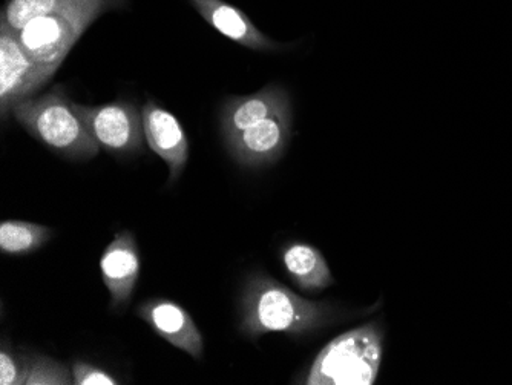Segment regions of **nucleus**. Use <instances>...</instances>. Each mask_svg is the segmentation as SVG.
Returning a JSON list of instances; mask_svg holds the SVG:
<instances>
[{
    "label": "nucleus",
    "instance_id": "obj_1",
    "mask_svg": "<svg viewBox=\"0 0 512 385\" xmlns=\"http://www.w3.org/2000/svg\"><path fill=\"white\" fill-rule=\"evenodd\" d=\"M16 122L33 139L74 162H88L99 154V143L76 109V102L66 96L63 86H56L43 96L19 100L10 108Z\"/></svg>",
    "mask_w": 512,
    "mask_h": 385
},
{
    "label": "nucleus",
    "instance_id": "obj_2",
    "mask_svg": "<svg viewBox=\"0 0 512 385\" xmlns=\"http://www.w3.org/2000/svg\"><path fill=\"white\" fill-rule=\"evenodd\" d=\"M126 2L128 0H74L62 10L30 20L17 31V39L37 63L59 70L83 33L100 16L123 7Z\"/></svg>",
    "mask_w": 512,
    "mask_h": 385
},
{
    "label": "nucleus",
    "instance_id": "obj_3",
    "mask_svg": "<svg viewBox=\"0 0 512 385\" xmlns=\"http://www.w3.org/2000/svg\"><path fill=\"white\" fill-rule=\"evenodd\" d=\"M241 330L258 336L270 332L299 333L324 321L321 304L310 303L270 278H253L243 297Z\"/></svg>",
    "mask_w": 512,
    "mask_h": 385
},
{
    "label": "nucleus",
    "instance_id": "obj_4",
    "mask_svg": "<svg viewBox=\"0 0 512 385\" xmlns=\"http://www.w3.org/2000/svg\"><path fill=\"white\" fill-rule=\"evenodd\" d=\"M381 364V341L370 327L333 339L316 356L306 378L310 385H371Z\"/></svg>",
    "mask_w": 512,
    "mask_h": 385
},
{
    "label": "nucleus",
    "instance_id": "obj_5",
    "mask_svg": "<svg viewBox=\"0 0 512 385\" xmlns=\"http://www.w3.org/2000/svg\"><path fill=\"white\" fill-rule=\"evenodd\" d=\"M37 63L20 45L17 34L0 24V111L7 119L13 103L30 99L57 73Z\"/></svg>",
    "mask_w": 512,
    "mask_h": 385
},
{
    "label": "nucleus",
    "instance_id": "obj_6",
    "mask_svg": "<svg viewBox=\"0 0 512 385\" xmlns=\"http://www.w3.org/2000/svg\"><path fill=\"white\" fill-rule=\"evenodd\" d=\"M76 109L94 140L106 152L131 155L142 151L145 129L142 111L134 103L125 100L99 106L76 103Z\"/></svg>",
    "mask_w": 512,
    "mask_h": 385
},
{
    "label": "nucleus",
    "instance_id": "obj_7",
    "mask_svg": "<svg viewBox=\"0 0 512 385\" xmlns=\"http://www.w3.org/2000/svg\"><path fill=\"white\" fill-rule=\"evenodd\" d=\"M145 139L154 154L166 163L169 169V183H174L189 160V140L180 120L168 109L148 100L142 109Z\"/></svg>",
    "mask_w": 512,
    "mask_h": 385
},
{
    "label": "nucleus",
    "instance_id": "obj_8",
    "mask_svg": "<svg viewBox=\"0 0 512 385\" xmlns=\"http://www.w3.org/2000/svg\"><path fill=\"white\" fill-rule=\"evenodd\" d=\"M289 134V105H284L263 122L227 137L226 145L241 165H264L283 152Z\"/></svg>",
    "mask_w": 512,
    "mask_h": 385
},
{
    "label": "nucleus",
    "instance_id": "obj_9",
    "mask_svg": "<svg viewBox=\"0 0 512 385\" xmlns=\"http://www.w3.org/2000/svg\"><path fill=\"white\" fill-rule=\"evenodd\" d=\"M137 315L172 346L195 359H201L203 356V335L194 318L180 304L165 298H154L140 304L137 307Z\"/></svg>",
    "mask_w": 512,
    "mask_h": 385
},
{
    "label": "nucleus",
    "instance_id": "obj_10",
    "mask_svg": "<svg viewBox=\"0 0 512 385\" xmlns=\"http://www.w3.org/2000/svg\"><path fill=\"white\" fill-rule=\"evenodd\" d=\"M140 252L135 235L129 231L115 234L100 258L103 284L111 295V309H120L131 301L140 277Z\"/></svg>",
    "mask_w": 512,
    "mask_h": 385
},
{
    "label": "nucleus",
    "instance_id": "obj_11",
    "mask_svg": "<svg viewBox=\"0 0 512 385\" xmlns=\"http://www.w3.org/2000/svg\"><path fill=\"white\" fill-rule=\"evenodd\" d=\"M191 4L207 24L227 39L253 50L270 47L269 39L256 30L246 14L234 5L227 4L224 0H191Z\"/></svg>",
    "mask_w": 512,
    "mask_h": 385
},
{
    "label": "nucleus",
    "instance_id": "obj_12",
    "mask_svg": "<svg viewBox=\"0 0 512 385\" xmlns=\"http://www.w3.org/2000/svg\"><path fill=\"white\" fill-rule=\"evenodd\" d=\"M287 105V97L278 88H267L255 96L229 99L221 112L224 139L263 122Z\"/></svg>",
    "mask_w": 512,
    "mask_h": 385
},
{
    "label": "nucleus",
    "instance_id": "obj_13",
    "mask_svg": "<svg viewBox=\"0 0 512 385\" xmlns=\"http://www.w3.org/2000/svg\"><path fill=\"white\" fill-rule=\"evenodd\" d=\"M284 266L290 277L307 290H319L332 283L329 266L321 252L304 243H293L283 252Z\"/></svg>",
    "mask_w": 512,
    "mask_h": 385
},
{
    "label": "nucleus",
    "instance_id": "obj_14",
    "mask_svg": "<svg viewBox=\"0 0 512 385\" xmlns=\"http://www.w3.org/2000/svg\"><path fill=\"white\" fill-rule=\"evenodd\" d=\"M53 229L31 221L5 220L0 223V252L27 255L39 251L53 238Z\"/></svg>",
    "mask_w": 512,
    "mask_h": 385
},
{
    "label": "nucleus",
    "instance_id": "obj_15",
    "mask_svg": "<svg viewBox=\"0 0 512 385\" xmlns=\"http://www.w3.org/2000/svg\"><path fill=\"white\" fill-rule=\"evenodd\" d=\"M71 2L74 0H7V4L2 8L0 24L7 25L10 30L17 33L30 20L62 10Z\"/></svg>",
    "mask_w": 512,
    "mask_h": 385
},
{
    "label": "nucleus",
    "instance_id": "obj_16",
    "mask_svg": "<svg viewBox=\"0 0 512 385\" xmlns=\"http://www.w3.org/2000/svg\"><path fill=\"white\" fill-rule=\"evenodd\" d=\"M25 385H74L71 369L50 356H28V375Z\"/></svg>",
    "mask_w": 512,
    "mask_h": 385
},
{
    "label": "nucleus",
    "instance_id": "obj_17",
    "mask_svg": "<svg viewBox=\"0 0 512 385\" xmlns=\"http://www.w3.org/2000/svg\"><path fill=\"white\" fill-rule=\"evenodd\" d=\"M28 375V355L14 353L8 346L0 349V384L25 385Z\"/></svg>",
    "mask_w": 512,
    "mask_h": 385
},
{
    "label": "nucleus",
    "instance_id": "obj_18",
    "mask_svg": "<svg viewBox=\"0 0 512 385\" xmlns=\"http://www.w3.org/2000/svg\"><path fill=\"white\" fill-rule=\"evenodd\" d=\"M74 385H117L119 379L100 367L85 361H74L71 366Z\"/></svg>",
    "mask_w": 512,
    "mask_h": 385
}]
</instances>
